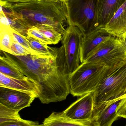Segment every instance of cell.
<instances>
[{
  "label": "cell",
  "mask_w": 126,
  "mask_h": 126,
  "mask_svg": "<svg viewBox=\"0 0 126 126\" xmlns=\"http://www.w3.org/2000/svg\"><path fill=\"white\" fill-rule=\"evenodd\" d=\"M123 44L126 47V32L119 37Z\"/></svg>",
  "instance_id": "cell-28"
},
{
  "label": "cell",
  "mask_w": 126,
  "mask_h": 126,
  "mask_svg": "<svg viewBox=\"0 0 126 126\" xmlns=\"http://www.w3.org/2000/svg\"><path fill=\"white\" fill-rule=\"evenodd\" d=\"M12 32L13 34L15 40L19 43L24 47H25L30 52L31 55H37V54L31 48L29 43H28L26 38H24V35L21 34L12 29Z\"/></svg>",
  "instance_id": "cell-23"
},
{
  "label": "cell",
  "mask_w": 126,
  "mask_h": 126,
  "mask_svg": "<svg viewBox=\"0 0 126 126\" xmlns=\"http://www.w3.org/2000/svg\"><path fill=\"white\" fill-rule=\"evenodd\" d=\"M123 99H117L101 107L93 114L91 122L92 126H112L119 117L117 110Z\"/></svg>",
  "instance_id": "cell-10"
},
{
  "label": "cell",
  "mask_w": 126,
  "mask_h": 126,
  "mask_svg": "<svg viewBox=\"0 0 126 126\" xmlns=\"http://www.w3.org/2000/svg\"><path fill=\"white\" fill-rule=\"evenodd\" d=\"M125 97H126V95H125V96H124V98H125Z\"/></svg>",
  "instance_id": "cell-29"
},
{
  "label": "cell",
  "mask_w": 126,
  "mask_h": 126,
  "mask_svg": "<svg viewBox=\"0 0 126 126\" xmlns=\"http://www.w3.org/2000/svg\"><path fill=\"white\" fill-rule=\"evenodd\" d=\"M0 24L10 26L12 29L24 36H28L29 29L21 18L15 15L13 12L9 13L0 12Z\"/></svg>",
  "instance_id": "cell-16"
},
{
  "label": "cell",
  "mask_w": 126,
  "mask_h": 126,
  "mask_svg": "<svg viewBox=\"0 0 126 126\" xmlns=\"http://www.w3.org/2000/svg\"><path fill=\"white\" fill-rule=\"evenodd\" d=\"M43 126H92L91 124L81 123L73 120L64 116L62 112H53L46 118Z\"/></svg>",
  "instance_id": "cell-17"
},
{
  "label": "cell",
  "mask_w": 126,
  "mask_h": 126,
  "mask_svg": "<svg viewBox=\"0 0 126 126\" xmlns=\"http://www.w3.org/2000/svg\"><path fill=\"white\" fill-rule=\"evenodd\" d=\"M0 126H43L37 122L21 120L13 122H7L0 124Z\"/></svg>",
  "instance_id": "cell-25"
},
{
  "label": "cell",
  "mask_w": 126,
  "mask_h": 126,
  "mask_svg": "<svg viewBox=\"0 0 126 126\" xmlns=\"http://www.w3.org/2000/svg\"><path fill=\"white\" fill-rule=\"evenodd\" d=\"M0 0L3 1H7V2L13 4H16L27 3V2H30L32 1L35 0Z\"/></svg>",
  "instance_id": "cell-27"
},
{
  "label": "cell",
  "mask_w": 126,
  "mask_h": 126,
  "mask_svg": "<svg viewBox=\"0 0 126 126\" xmlns=\"http://www.w3.org/2000/svg\"><path fill=\"white\" fill-rule=\"evenodd\" d=\"M64 0L66 1H67L68 0Z\"/></svg>",
  "instance_id": "cell-30"
},
{
  "label": "cell",
  "mask_w": 126,
  "mask_h": 126,
  "mask_svg": "<svg viewBox=\"0 0 126 126\" xmlns=\"http://www.w3.org/2000/svg\"><path fill=\"white\" fill-rule=\"evenodd\" d=\"M15 40L10 26L0 24V49L12 54L11 47Z\"/></svg>",
  "instance_id": "cell-18"
},
{
  "label": "cell",
  "mask_w": 126,
  "mask_h": 126,
  "mask_svg": "<svg viewBox=\"0 0 126 126\" xmlns=\"http://www.w3.org/2000/svg\"><path fill=\"white\" fill-rule=\"evenodd\" d=\"M11 9L29 29L38 25H49L63 35L69 26L64 0H35L13 4Z\"/></svg>",
  "instance_id": "cell-2"
},
{
  "label": "cell",
  "mask_w": 126,
  "mask_h": 126,
  "mask_svg": "<svg viewBox=\"0 0 126 126\" xmlns=\"http://www.w3.org/2000/svg\"></svg>",
  "instance_id": "cell-31"
},
{
  "label": "cell",
  "mask_w": 126,
  "mask_h": 126,
  "mask_svg": "<svg viewBox=\"0 0 126 126\" xmlns=\"http://www.w3.org/2000/svg\"><path fill=\"white\" fill-rule=\"evenodd\" d=\"M112 36L103 28H99L84 35L81 52V63L85 62L90 55L101 43Z\"/></svg>",
  "instance_id": "cell-11"
},
{
  "label": "cell",
  "mask_w": 126,
  "mask_h": 126,
  "mask_svg": "<svg viewBox=\"0 0 126 126\" xmlns=\"http://www.w3.org/2000/svg\"><path fill=\"white\" fill-rule=\"evenodd\" d=\"M19 112L0 104V124L21 120Z\"/></svg>",
  "instance_id": "cell-20"
},
{
  "label": "cell",
  "mask_w": 126,
  "mask_h": 126,
  "mask_svg": "<svg viewBox=\"0 0 126 126\" xmlns=\"http://www.w3.org/2000/svg\"><path fill=\"white\" fill-rule=\"evenodd\" d=\"M111 74L105 64L85 62L69 76L70 93L75 97H81L94 92L102 81Z\"/></svg>",
  "instance_id": "cell-3"
},
{
  "label": "cell",
  "mask_w": 126,
  "mask_h": 126,
  "mask_svg": "<svg viewBox=\"0 0 126 126\" xmlns=\"http://www.w3.org/2000/svg\"><path fill=\"white\" fill-rule=\"evenodd\" d=\"M36 98L33 93L0 86V104L18 111L30 106Z\"/></svg>",
  "instance_id": "cell-9"
},
{
  "label": "cell",
  "mask_w": 126,
  "mask_h": 126,
  "mask_svg": "<svg viewBox=\"0 0 126 126\" xmlns=\"http://www.w3.org/2000/svg\"><path fill=\"white\" fill-rule=\"evenodd\" d=\"M0 73L16 79H24L27 78L14 62L1 51Z\"/></svg>",
  "instance_id": "cell-15"
},
{
  "label": "cell",
  "mask_w": 126,
  "mask_h": 126,
  "mask_svg": "<svg viewBox=\"0 0 126 126\" xmlns=\"http://www.w3.org/2000/svg\"><path fill=\"white\" fill-rule=\"evenodd\" d=\"M0 86L33 93L37 96L38 93L37 84L27 77L25 79H16L0 73Z\"/></svg>",
  "instance_id": "cell-13"
},
{
  "label": "cell",
  "mask_w": 126,
  "mask_h": 126,
  "mask_svg": "<svg viewBox=\"0 0 126 126\" xmlns=\"http://www.w3.org/2000/svg\"><path fill=\"white\" fill-rule=\"evenodd\" d=\"M105 30L110 34L120 37L126 32V1L106 25Z\"/></svg>",
  "instance_id": "cell-14"
},
{
  "label": "cell",
  "mask_w": 126,
  "mask_h": 126,
  "mask_svg": "<svg viewBox=\"0 0 126 126\" xmlns=\"http://www.w3.org/2000/svg\"><path fill=\"white\" fill-rule=\"evenodd\" d=\"M31 48L37 56L55 57V48H52L43 44L35 38L29 36H24Z\"/></svg>",
  "instance_id": "cell-19"
},
{
  "label": "cell",
  "mask_w": 126,
  "mask_h": 126,
  "mask_svg": "<svg viewBox=\"0 0 126 126\" xmlns=\"http://www.w3.org/2000/svg\"><path fill=\"white\" fill-rule=\"evenodd\" d=\"M126 0H98V23L99 28L104 29L118 9Z\"/></svg>",
  "instance_id": "cell-12"
},
{
  "label": "cell",
  "mask_w": 126,
  "mask_h": 126,
  "mask_svg": "<svg viewBox=\"0 0 126 126\" xmlns=\"http://www.w3.org/2000/svg\"><path fill=\"white\" fill-rule=\"evenodd\" d=\"M85 62L105 64L112 73L126 65V47L119 37L111 36L101 43Z\"/></svg>",
  "instance_id": "cell-6"
},
{
  "label": "cell",
  "mask_w": 126,
  "mask_h": 126,
  "mask_svg": "<svg viewBox=\"0 0 126 126\" xmlns=\"http://www.w3.org/2000/svg\"><path fill=\"white\" fill-rule=\"evenodd\" d=\"M12 55L15 56H26L31 55L30 52L25 47L15 40H14L11 47Z\"/></svg>",
  "instance_id": "cell-24"
},
{
  "label": "cell",
  "mask_w": 126,
  "mask_h": 126,
  "mask_svg": "<svg viewBox=\"0 0 126 126\" xmlns=\"http://www.w3.org/2000/svg\"><path fill=\"white\" fill-rule=\"evenodd\" d=\"M0 51L14 62L24 75L37 84V98L42 103L64 100L70 93L69 76L61 70L55 57L15 56Z\"/></svg>",
  "instance_id": "cell-1"
},
{
  "label": "cell",
  "mask_w": 126,
  "mask_h": 126,
  "mask_svg": "<svg viewBox=\"0 0 126 126\" xmlns=\"http://www.w3.org/2000/svg\"><path fill=\"white\" fill-rule=\"evenodd\" d=\"M98 0L66 1L69 26L77 27L83 35L99 29L98 23Z\"/></svg>",
  "instance_id": "cell-5"
},
{
  "label": "cell",
  "mask_w": 126,
  "mask_h": 126,
  "mask_svg": "<svg viewBox=\"0 0 126 126\" xmlns=\"http://www.w3.org/2000/svg\"><path fill=\"white\" fill-rule=\"evenodd\" d=\"M83 34L77 27H67L61 39L62 46L55 48L57 63L62 72L69 76L80 65Z\"/></svg>",
  "instance_id": "cell-4"
},
{
  "label": "cell",
  "mask_w": 126,
  "mask_h": 126,
  "mask_svg": "<svg viewBox=\"0 0 126 126\" xmlns=\"http://www.w3.org/2000/svg\"><path fill=\"white\" fill-rule=\"evenodd\" d=\"M94 110V93L91 92L81 96L62 113L73 120L91 124Z\"/></svg>",
  "instance_id": "cell-8"
},
{
  "label": "cell",
  "mask_w": 126,
  "mask_h": 126,
  "mask_svg": "<svg viewBox=\"0 0 126 126\" xmlns=\"http://www.w3.org/2000/svg\"><path fill=\"white\" fill-rule=\"evenodd\" d=\"M27 35L29 37L36 39L43 44L47 45L53 44L52 41L46 37L37 27H32L28 30Z\"/></svg>",
  "instance_id": "cell-22"
},
{
  "label": "cell",
  "mask_w": 126,
  "mask_h": 126,
  "mask_svg": "<svg viewBox=\"0 0 126 126\" xmlns=\"http://www.w3.org/2000/svg\"><path fill=\"white\" fill-rule=\"evenodd\" d=\"M117 114L119 117L126 119V97L123 98L117 110Z\"/></svg>",
  "instance_id": "cell-26"
},
{
  "label": "cell",
  "mask_w": 126,
  "mask_h": 126,
  "mask_svg": "<svg viewBox=\"0 0 126 126\" xmlns=\"http://www.w3.org/2000/svg\"><path fill=\"white\" fill-rule=\"evenodd\" d=\"M93 93V114L104 104L123 98L126 95V64L107 77Z\"/></svg>",
  "instance_id": "cell-7"
},
{
  "label": "cell",
  "mask_w": 126,
  "mask_h": 126,
  "mask_svg": "<svg viewBox=\"0 0 126 126\" xmlns=\"http://www.w3.org/2000/svg\"><path fill=\"white\" fill-rule=\"evenodd\" d=\"M47 38L56 44L61 40L62 35L54 27L47 25H38L35 26Z\"/></svg>",
  "instance_id": "cell-21"
}]
</instances>
